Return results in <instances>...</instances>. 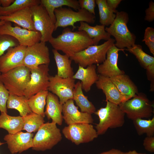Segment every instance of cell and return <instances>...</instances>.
I'll return each mask as SVG.
<instances>
[{
	"label": "cell",
	"mask_w": 154,
	"mask_h": 154,
	"mask_svg": "<svg viewBox=\"0 0 154 154\" xmlns=\"http://www.w3.org/2000/svg\"><path fill=\"white\" fill-rule=\"evenodd\" d=\"M127 117L132 121L138 118H149L153 114V106L146 95L138 93L119 105Z\"/></svg>",
	"instance_id": "8992f818"
},
{
	"label": "cell",
	"mask_w": 154,
	"mask_h": 154,
	"mask_svg": "<svg viewBox=\"0 0 154 154\" xmlns=\"http://www.w3.org/2000/svg\"><path fill=\"white\" fill-rule=\"evenodd\" d=\"M114 20L106 31L115 38L114 45L121 49L130 48L135 44L136 37L129 29L127 24L129 20L128 14L124 11H117Z\"/></svg>",
	"instance_id": "7a4b0ae2"
},
{
	"label": "cell",
	"mask_w": 154,
	"mask_h": 154,
	"mask_svg": "<svg viewBox=\"0 0 154 154\" xmlns=\"http://www.w3.org/2000/svg\"><path fill=\"white\" fill-rule=\"evenodd\" d=\"M22 118L23 123L22 130L30 133L37 132L45 122L44 117L33 112Z\"/></svg>",
	"instance_id": "d6a6232c"
},
{
	"label": "cell",
	"mask_w": 154,
	"mask_h": 154,
	"mask_svg": "<svg viewBox=\"0 0 154 154\" xmlns=\"http://www.w3.org/2000/svg\"><path fill=\"white\" fill-rule=\"evenodd\" d=\"M34 134L21 131L13 134H8L4 137L7 147L12 154L21 153L33 146Z\"/></svg>",
	"instance_id": "2e32d148"
},
{
	"label": "cell",
	"mask_w": 154,
	"mask_h": 154,
	"mask_svg": "<svg viewBox=\"0 0 154 154\" xmlns=\"http://www.w3.org/2000/svg\"><path fill=\"white\" fill-rule=\"evenodd\" d=\"M48 42L54 49L61 51L70 58L93 45L92 39L84 31H73L68 27L65 28L62 33L56 37H52Z\"/></svg>",
	"instance_id": "6da1fadb"
},
{
	"label": "cell",
	"mask_w": 154,
	"mask_h": 154,
	"mask_svg": "<svg viewBox=\"0 0 154 154\" xmlns=\"http://www.w3.org/2000/svg\"><path fill=\"white\" fill-rule=\"evenodd\" d=\"M54 13L56 19L55 31L59 27L65 28L69 26L72 27L73 31L77 27L74 25L76 23L83 21L93 24L96 19L95 15L81 8L75 11L70 8L62 7L55 9Z\"/></svg>",
	"instance_id": "52a82bcc"
},
{
	"label": "cell",
	"mask_w": 154,
	"mask_h": 154,
	"mask_svg": "<svg viewBox=\"0 0 154 154\" xmlns=\"http://www.w3.org/2000/svg\"><path fill=\"white\" fill-rule=\"evenodd\" d=\"M99 11V22L105 26L110 25L114 21L116 15L108 7L106 0H96Z\"/></svg>",
	"instance_id": "836d02e7"
},
{
	"label": "cell",
	"mask_w": 154,
	"mask_h": 154,
	"mask_svg": "<svg viewBox=\"0 0 154 154\" xmlns=\"http://www.w3.org/2000/svg\"><path fill=\"white\" fill-rule=\"evenodd\" d=\"M9 95V92L0 81V111L1 112L7 113V104Z\"/></svg>",
	"instance_id": "8d00e7d4"
},
{
	"label": "cell",
	"mask_w": 154,
	"mask_h": 154,
	"mask_svg": "<svg viewBox=\"0 0 154 154\" xmlns=\"http://www.w3.org/2000/svg\"><path fill=\"white\" fill-rule=\"evenodd\" d=\"M27 47L19 45L11 47L0 57V72L5 73L22 66Z\"/></svg>",
	"instance_id": "9a60e30c"
},
{
	"label": "cell",
	"mask_w": 154,
	"mask_h": 154,
	"mask_svg": "<svg viewBox=\"0 0 154 154\" xmlns=\"http://www.w3.org/2000/svg\"><path fill=\"white\" fill-rule=\"evenodd\" d=\"M124 154H146L145 153H139L135 150L129 151L128 152H124Z\"/></svg>",
	"instance_id": "bcb514c9"
},
{
	"label": "cell",
	"mask_w": 154,
	"mask_h": 154,
	"mask_svg": "<svg viewBox=\"0 0 154 154\" xmlns=\"http://www.w3.org/2000/svg\"><path fill=\"white\" fill-rule=\"evenodd\" d=\"M143 145L145 149L147 151L154 152V136H147L143 141Z\"/></svg>",
	"instance_id": "f35d334b"
},
{
	"label": "cell",
	"mask_w": 154,
	"mask_h": 154,
	"mask_svg": "<svg viewBox=\"0 0 154 154\" xmlns=\"http://www.w3.org/2000/svg\"><path fill=\"white\" fill-rule=\"evenodd\" d=\"M78 1L81 9H85L90 13L95 15L96 0H79Z\"/></svg>",
	"instance_id": "74e56055"
},
{
	"label": "cell",
	"mask_w": 154,
	"mask_h": 154,
	"mask_svg": "<svg viewBox=\"0 0 154 154\" xmlns=\"http://www.w3.org/2000/svg\"><path fill=\"white\" fill-rule=\"evenodd\" d=\"M40 4L46 9L51 19L55 23V9L66 6L76 10L80 9L78 1L76 0H41Z\"/></svg>",
	"instance_id": "484cf974"
},
{
	"label": "cell",
	"mask_w": 154,
	"mask_h": 154,
	"mask_svg": "<svg viewBox=\"0 0 154 154\" xmlns=\"http://www.w3.org/2000/svg\"><path fill=\"white\" fill-rule=\"evenodd\" d=\"M75 80L72 78H64L57 74L50 76L48 90L56 96L63 105L68 100L73 99Z\"/></svg>",
	"instance_id": "5bb4252c"
},
{
	"label": "cell",
	"mask_w": 154,
	"mask_h": 154,
	"mask_svg": "<svg viewBox=\"0 0 154 154\" xmlns=\"http://www.w3.org/2000/svg\"><path fill=\"white\" fill-rule=\"evenodd\" d=\"M0 33L13 37L18 40L20 45L26 47L40 42L41 37L40 33L37 31L17 26L13 27L11 22L7 21L0 26Z\"/></svg>",
	"instance_id": "4fadbf2b"
},
{
	"label": "cell",
	"mask_w": 154,
	"mask_h": 154,
	"mask_svg": "<svg viewBox=\"0 0 154 154\" xmlns=\"http://www.w3.org/2000/svg\"><path fill=\"white\" fill-rule=\"evenodd\" d=\"M19 45L18 40L13 37L0 33V57L9 48Z\"/></svg>",
	"instance_id": "d590c367"
},
{
	"label": "cell",
	"mask_w": 154,
	"mask_h": 154,
	"mask_svg": "<svg viewBox=\"0 0 154 154\" xmlns=\"http://www.w3.org/2000/svg\"><path fill=\"white\" fill-rule=\"evenodd\" d=\"M30 9L35 28L41 36L40 41L46 42L52 37L55 31V23L45 9L40 4L33 6Z\"/></svg>",
	"instance_id": "9c48e42d"
},
{
	"label": "cell",
	"mask_w": 154,
	"mask_h": 154,
	"mask_svg": "<svg viewBox=\"0 0 154 154\" xmlns=\"http://www.w3.org/2000/svg\"><path fill=\"white\" fill-rule=\"evenodd\" d=\"M0 20L13 22L24 28L36 31L34 27L31 11L29 7L7 16H0Z\"/></svg>",
	"instance_id": "44dd1931"
},
{
	"label": "cell",
	"mask_w": 154,
	"mask_h": 154,
	"mask_svg": "<svg viewBox=\"0 0 154 154\" xmlns=\"http://www.w3.org/2000/svg\"><path fill=\"white\" fill-rule=\"evenodd\" d=\"M136 131L139 135L145 134L147 136H154V117L149 119L138 118L133 120Z\"/></svg>",
	"instance_id": "e575fe53"
},
{
	"label": "cell",
	"mask_w": 154,
	"mask_h": 154,
	"mask_svg": "<svg viewBox=\"0 0 154 154\" xmlns=\"http://www.w3.org/2000/svg\"><path fill=\"white\" fill-rule=\"evenodd\" d=\"M73 100L81 112L92 114L96 111V108L94 104L90 101L88 97L84 94L81 82L78 81L75 84L73 90Z\"/></svg>",
	"instance_id": "4316f807"
},
{
	"label": "cell",
	"mask_w": 154,
	"mask_h": 154,
	"mask_svg": "<svg viewBox=\"0 0 154 154\" xmlns=\"http://www.w3.org/2000/svg\"><path fill=\"white\" fill-rule=\"evenodd\" d=\"M122 1L121 0H106L108 7L114 13L117 12L116 9Z\"/></svg>",
	"instance_id": "b9f144b4"
},
{
	"label": "cell",
	"mask_w": 154,
	"mask_h": 154,
	"mask_svg": "<svg viewBox=\"0 0 154 154\" xmlns=\"http://www.w3.org/2000/svg\"><path fill=\"white\" fill-rule=\"evenodd\" d=\"M95 84L97 88L102 90L105 94L106 101L119 105L131 99L122 95L109 78L99 75L98 79Z\"/></svg>",
	"instance_id": "d6986e66"
},
{
	"label": "cell",
	"mask_w": 154,
	"mask_h": 154,
	"mask_svg": "<svg viewBox=\"0 0 154 154\" xmlns=\"http://www.w3.org/2000/svg\"><path fill=\"white\" fill-rule=\"evenodd\" d=\"M127 50L135 56L140 65L144 69L147 70L154 68V57L144 52L141 45L135 44Z\"/></svg>",
	"instance_id": "4dcf8cb0"
},
{
	"label": "cell",
	"mask_w": 154,
	"mask_h": 154,
	"mask_svg": "<svg viewBox=\"0 0 154 154\" xmlns=\"http://www.w3.org/2000/svg\"><path fill=\"white\" fill-rule=\"evenodd\" d=\"M49 65L43 64L31 69L30 78L24 92L28 99L40 92L48 90L49 84Z\"/></svg>",
	"instance_id": "8fae6325"
},
{
	"label": "cell",
	"mask_w": 154,
	"mask_h": 154,
	"mask_svg": "<svg viewBox=\"0 0 154 154\" xmlns=\"http://www.w3.org/2000/svg\"><path fill=\"white\" fill-rule=\"evenodd\" d=\"M27 100L24 96L9 94L7 108L16 110L19 112L20 116L24 117L32 112L28 104Z\"/></svg>",
	"instance_id": "f1b7e54d"
},
{
	"label": "cell",
	"mask_w": 154,
	"mask_h": 154,
	"mask_svg": "<svg viewBox=\"0 0 154 154\" xmlns=\"http://www.w3.org/2000/svg\"><path fill=\"white\" fill-rule=\"evenodd\" d=\"M115 40L111 38L99 45H92L76 53L70 58L76 63L84 68L102 63L105 60L109 48L114 45Z\"/></svg>",
	"instance_id": "5b68a950"
},
{
	"label": "cell",
	"mask_w": 154,
	"mask_h": 154,
	"mask_svg": "<svg viewBox=\"0 0 154 154\" xmlns=\"http://www.w3.org/2000/svg\"><path fill=\"white\" fill-rule=\"evenodd\" d=\"M99 154H124V152L119 149L113 148Z\"/></svg>",
	"instance_id": "7bdbcfd3"
},
{
	"label": "cell",
	"mask_w": 154,
	"mask_h": 154,
	"mask_svg": "<svg viewBox=\"0 0 154 154\" xmlns=\"http://www.w3.org/2000/svg\"><path fill=\"white\" fill-rule=\"evenodd\" d=\"M0 6H1V5H0Z\"/></svg>",
	"instance_id": "681fc988"
},
{
	"label": "cell",
	"mask_w": 154,
	"mask_h": 154,
	"mask_svg": "<svg viewBox=\"0 0 154 154\" xmlns=\"http://www.w3.org/2000/svg\"><path fill=\"white\" fill-rule=\"evenodd\" d=\"M105 101L106 106L100 108L94 113L99 119V122L95 127L98 135L105 134L109 129L121 127L125 123V114L119 106Z\"/></svg>",
	"instance_id": "3957f363"
},
{
	"label": "cell",
	"mask_w": 154,
	"mask_h": 154,
	"mask_svg": "<svg viewBox=\"0 0 154 154\" xmlns=\"http://www.w3.org/2000/svg\"><path fill=\"white\" fill-rule=\"evenodd\" d=\"M145 44L148 47L150 52L154 55V42L148 41L145 42Z\"/></svg>",
	"instance_id": "f6af8a7d"
},
{
	"label": "cell",
	"mask_w": 154,
	"mask_h": 154,
	"mask_svg": "<svg viewBox=\"0 0 154 154\" xmlns=\"http://www.w3.org/2000/svg\"><path fill=\"white\" fill-rule=\"evenodd\" d=\"M145 20L149 22H151L154 20V3L152 1L149 3V7L145 10Z\"/></svg>",
	"instance_id": "ab89813d"
},
{
	"label": "cell",
	"mask_w": 154,
	"mask_h": 154,
	"mask_svg": "<svg viewBox=\"0 0 154 154\" xmlns=\"http://www.w3.org/2000/svg\"><path fill=\"white\" fill-rule=\"evenodd\" d=\"M40 4L39 0H15L9 6L4 8L0 6V16H7L27 7Z\"/></svg>",
	"instance_id": "1f68e13d"
},
{
	"label": "cell",
	"mask_w": 154,
	"mask_h": 154,
	"mask_svg": "<svg viewBox=\"0 0 154 154\" xmlns=\"http://www.w3.org/2000/svg\"><path fill=\"white\" fill-rule=\"evenodd\" d=\"M56 124L48 122L41 125L33 137V150L44 151L50 149L61 140L62 135Z\"/></svg>",
	"instance_id": "ba28073f"
},
{
	"label": "cell",
	"mask_w": 154,
	"mask_h": 154,
	"mask_svg": "<svg viewBox=\"0 0 154 154\" xmlns=\"http://www.w3.org/2000/svg\"><path fill=\"white\" fill-rule=\"evenodd\" d=\"M52 52L57 67V75L64 78H72L74 75L71 66L72 60L66 55L61 54L54 49Z\"/></svg>",
	"instance_id": "d4e9b609"
},
{
	"label": "cell",
	"mask_w": 154,
	"mask_h": 154,
	"mask_svg": "<svg viewBox=\"0 0 154 154\" xmlns=\"http://www.w3.org/2000/svg\"><path fill=\"white\" fill-rule=\"evenodd\" d=\"M31 69L22 66L5 73H0V81L9 94L24 96V92L30 78Z\"/></svg>",
	"instance_id": "277c9868"
},
{
	"label": "cell",
	"mask_w": 154,
	"mask_h": 154,
	"mask_svg": "<svg viewBox=\"0 0 154 154\" xmlns=\"http://www.w3.org/2000/svg\"><path fill=\"white\" fill-rule=\"evenodd\" d=\"M62 132L66 138L76 145L91 142L98 135L96 130L91 124L68 125L63 128Z\"/></svg>",
	"instance_id": "30bf717a"
},
{
	"label": "cell",
	"mask_w": 154,
	"mask_h": 154,
	"mask_svg": "<svg viewBox=\"0 0 154 154\" xmlns=\"http://www.w3.org/2000/svg\"><path fill=\"white\" fill-rule=\"evenodd\" d=\"M5 21L3 20L0 21V26L4 24Z\"/></svg>",
	"instance_id": "7dc6e473"
},
{
	"label": "cell",
	"mask_w": 154,
	"mask_h": 154,
	"mask_svg": "<svg viewBox=\"0 0 154 154\" xmlns=\"http://www.w3.org/2000/svg\"><path fill=\"white\" fill-rule=\"evenodd\" d=\"M15 0H0V4L1 7L5 8L10 5Z\"/></svg>",
	"instance_id": "ee69618b"
},
{
	"label": "cell",
	"mask_w": 154,
	"mask_h": 154,
	"mask_svg": "<svg viewBox=\"0 0 154 154\" xmlns=\"http://www.w3.org/2000/svg\"><path fill=\"white\" fill-rule=\"evenodd\" d=\"M110 78L122 95L131 98L139 93L137 86L129 76L125 73Z\"/></svg>",
	"instance_id": "603a6c76"
},
{
	"label": "cell",
	"mask_w": 154,
	"mask_h": 154,
	"mask_svg": "<svg viewBox=\"0 0 154 154\" xmlns=\"http://www.w3.org/2000/svg\"><path fill=\"white\" fill-rule=\"evenodd\" d=\"M48 90L40 92L28 99V104L32 112L44 117V108L46 104Z\"/></svg>",
	"instance_id": "f546056e"
},
{
	"label": "cell",
	"mask_w": 154,
	"mask_h": 154,
	"mask_svg": "<svg viewBox=\"0 0 154 154\" xmlns=\"http://www.w3.org/2000/svg\"><path fill=\"white\" fill-rule=\"evenodd\" d=\"M124 50L118 48L114 45L110 48L107 52L105 60L97 68V72L99 75L110 78L124 74V72L120 70L117 66L118 52Z\"/></svg>",
	"instance_id": "e0dca14e"
},
{
	"label": "cell",
	"mask_w": 154,
	"mask_h": 154,
	"mask_svg": "<svg viewBox=\"0 0 154 154\" xmlns=\"http://www.w3.org/2000/svg\"><path fill=\"white\" fill-rule=\"evenodd\" d=\"M148 41L154 42V29L151 27H148L146 28L142 41L145 42Z\"/></svg>",
	"instance_id": "60d3db41"
},
{
	"label": "cell",
	"mask_w": 154,
	"mask_h": 154,
	"mask_svg": "<svg viewBox=\"0 0 154 154\" xmlns=\"http://www.w3.org/2000/svg\"><path fill=\"white\" fill-rule=\"evenodd\" d=\"M63 119L68 125L79 123L92 124L94 121L92 114L80 111L73 99L68 100L63 105Z\"/></svg>",
	"instance_id": "ac0fdd59"
},
{
	"label": "cell",
	"mask_w": 154,
	"mask_h": 154,
	"mask_svg": "<svg viewBox=\"0 0 154 154\" xmlns=\"http://www.w3.org/2000/svg\"><path fill=\"white\" fill-rule=\"evenodd\" d=\"M80 26L77 27L78 30L86 32L89 37L92 39L93 45H97L101 40L107 41L111 38V36L106 31L105 26L104 25H96L92 26L83 21L80 22Z\"/></svg>",
	"instance_id": "cb8c5ba5"
},
{
	"label": "cell",
	"mask_w": 154,
	"mask_h": 154,
	"mask_svg": "<svg viewBox=\"0 0 154 154\" xmlns=\"http://www.w3.org/2000/svg\"><path fill=\"white\" fill-rule=\"evenodd\" d=\"M96 70L95 64L88 66L86 68L79 65L78 70L72 78L80 80L82 90L88 92L98 79L99 75L97 74Z\"/></svg>",
	"instance_id": "7402d4cb"
},
{
	"label": "cell",
	"mask_w": 154,
	"mask_h": 154,
	"mask_svg": "<svg viewBox=\"0 0 154 154\" xmlns=\"http://www.w3.org/2000/svg\"><path fill=\"white\" fill-rule=\"evenodd\" d=\"M1 73L0 72V74Z\"/></svg>",
	"instance_id": "f907efd6"
},
{
	"label": "cell",
	"mask_w": 154,
	"mask_h": 154,
	"mask_svg": "<svg viewBox=\"0 0 154 154\" xmlns=\"http://www.w3.org/2000/svg\"><path fill=\"white\" fill-rule=\"evenodd\" d=\"M50 62L49 49L46 42L40 41L27 47L23 66L31 70L40 65H49Z\"/></svg>",
	"instance_id": "7c38bea8"
},
{
	"label": "cell",
	"mask_w": 154,
	"mask_h": 154,
	"mask_svg": "<svg viewBox=\"0 0 154 154\" xmlns=\"http://www.w3.org/2000/svg\"><path fill=\"white\" fill-rule=\"evenodd\" d=\"M63 105L60 102L58 97L49 92L46 99L44 114L48 119H51L52 122L59 125H62L63 120Z\"/></svg>",
	"instance_id": "ffe728a7"
},
{
	"label": "cell",
	"mask_w": 154,
	"mask_h": 154,
	"mask_svg": "<svg viewBox=\"0 0 154 154\" xmlns=\"http://www.w3.org/2000/svg\"><path fill=\"white\" fill-rule=\"evenodd\" d=\"M23 125L22 117L12 116L7 113L1 112L0 128L6 130L9 134H13L21 131Z\"/></svg>",
	"instance_id": "83f0119b"
},
{
	"label": "cell",
	"mask_w": 154,
	"mask_h": 154,
	"mask_svg": "<svg viewBox=\"0 0 154 154\" xmlns=\"http://www.w3.org/2000/svg\"><path fill=\"white\" fill-rule=\"evenodd\" d=\"M5 143L2 142L0 141V146L5 144Z\"/></svg>",
	"instance_id": "c3c4849f"
}]
</instances>
